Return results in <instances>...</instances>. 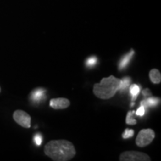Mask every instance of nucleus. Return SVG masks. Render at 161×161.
Instances as JSON below:
<instances>
[{
	"mask_svg": "<svg viewBox=\"0 0 161 161\" xmlns=\"http://www.w3.org/2000/svg\"><path fill=\"white\" fill-rule=\"evenodd\" d=\"M13 119L18 125L25 128L31 127V118L29 114L22 110H17L14 112Z\"/></svg>",
	"mask_w": 161,
	"mask_h": 161,
	"instance_id": "nucleus-5",
	"label": "nucleus"
},
{
	"mask_svg": "<svg viewBox=\"0 0 161 161\" xmlns=\"http://www.w3.org/2000/svg\"><path fill=\"white\" fill-rule=\"evenodd\" d=\"M0 92H1V88H0Z\"/></svg>",
	"mask_w": 161,
	"mask_h": 161,
	"instance_id": "nucleus-19",
	"label": "nucleus"
},
{
	"mask_svg": "<svg viewBox=\"0 0 161 161\" xmlns=\"http://www.w3.org/2000/svg\"><path fill=\"white\" fill-rule=\"evenodd\" d=\"M159 102H160V98H155V97H150L148 98H146L143 101L141 102V105L144 106L145 108H148V107L156 106Z\"/></svg>",
	"mask_w": 161,
	"mask_h": 161,
	"instance_id": "nucleus-10",
	"label": "nucleus"
},
{
	"mask_svg": "<svg viewBox=\"0 0 161 161\" xmlns=\"http://www.w3.org/2000/svg\"><path fill=\"white\" fill-rule=\"evenodd\" d=\"M134 55V51L133 49H131L128 54H126L125 55H124L119 61V69H125V68L128 65L130 59H131Z\"/></svg>",
	"mask_w": 161,
	"mask_h": 161,
	"instance_id": "nucleus-7",
	"label": "nucleus"
},
{
	"mask_svg": "<svg viewBox=\"0 0 161 161\" xmlns=\"http://www.w3.org/2000/svg\"><path fill=\"white\" fill-rule=\"evenodd\" d=\"M119 160L121 161H150L151 158L143 152L128 151L120 154Z\"/></svg>",
	"mask_w": 161,
	"mask_h": 161,
	"instance_id": "nucleus-4",
	"label": "nucleus"
},
{
	"mask_svg": "<svg viewBox=\"0 0 161 161\" xmlns=\"http://www.w3.org/2000/svg\"><path fill=\"white\" fill-rule=\"evenodd\" d=\"M155 137V133L152 129H142L139 132L136 138V144L139 147H145L149 145Z\"/></svg>",
	"mask_w": 161,
	"mask_h": 161,
	"instance_id": "nucleus-3",
	"label": "nucleus"
},
{
	"mask_svg": "<svg viewBox=\"0 0 161 161\" xmlns=\"http://www.w3.org/2000/svg\"><path fill=\"white\" fill-rule=\"evenodd\" d=\"M49 104L50 107L53 109L60 110L67 108L70 105V102L66 98H56L51 99Z\"/></svg>",
	"mask_w": 161,
	"mask_h": 161,
	"instance_id": "nucleus-6",
	"label": "nucleus"
},
{
	"mask_svg": "<svg viewBox=\"0 0 161 161\" xmlns=\"http://www.w3.org/2000/svg\"><path fill=\"white\" fill-rule=\"evenodd\" d=\"M145 113H146V108H144V106L141 105L135 112V114L139 116H142L145 115Z\"/></svg>",
	"mask_w": 161,
	"mask_h": 161,
	"instance_id": "nucleus-17",
	"label": "nucleus"
},
{
	"mask_svg": "<svg viewBox=\"0 0 161 161\" xmlns=\"http://www.w3.org/2000/svg\"><path fill=\"white\" fill-rule=\"evenodd\" d=\"M98 62V58L96 57V56H91V57L88 58L86 60V66L87 67L91 68L92 66H94L97 64Z\"/></svg>",
	"mask_w": 161,
	"mask_h": 161,
	"instance_id": "nucleus-14",
	"label": "nucleus"
},
{
	"mask_svg": "<svg viewBox=\"0 0 161 161\" xmlns=\"http://www.w3.org/2000/svg\"><path fill=\"white\" fill-rule=\"evenodd\" d=\"M121 79L110 75L102 78L99 84L93 85V93L101 99H109L114 97L119 90Z\"/></svg>",
	"mask_w": 161,
	"mask_h": 161,
	"instance_id": "nucleus-2",
	"label": "nucleus"
},
{
	"mask_svg": "<svg viewBox=\"0 0 161 161\" xmlns=\"http://www.w3.org/2000/svg\"><path fill=\"white\" fill-rule=\"evenodd\" d=\"M134 134V130L132 129H128V128H126L125 132L122 134V137L124 139H128L132 137Z\"/></svg>",
	"mask_w": 161,
	"mask_h": 161,
	"instance_id": "nucleus-16",
	"label": "nucleus"
},
{
	"mask_svg": "<svg viewBox=\"0 0 161 161\" xmlns=\"http://www.w3.org/2000/svg\"><path fill=\"white\" fill-rule=\"evenodd\" d=\"M142 95H143L145 97H149V96H152V92L149 90V89H145L142 90Z\"/></svg>",
	"mask_w": 161,
	"mask_h": 161,
	"instance_id": "nucleus-18",
	"label": "nucleus"
},
{
	"mask_svg": "<svg viewBox=\"0 0 161 161\" xmlns=\"http://www.w3.org/2000/svg\"><path fill=\"white\" fill-rule=\"evenodd\" d=\"M134 114H135V111L132 110V111H128L126 117V123L128 125H134L136 124V120L135 119L133 118Z\"/></svg>",
	"mask_w": 161,
	"mask_h": 161,
	"instance_id": "nucleus-13",
	"label": "nucleus"
},
{
	"mask_svg": "<svg viewBox=\"0 0 161 161\" xmlns=\"http://www.w3.org/2000/svg\"><path fill=\"white\" fill-rule=\"evenodd\" d=\"M44 152L55 161H68L75 155L76 151L71 142L65 140H52L44 148Z\"/></svg>",
	"mask_w": 161,
	"mask_h": 161,
	"instance_id": "nucleus-1",
	"label": "nucleus"
},
{
	"mask_svg": "<svg viewBox=\"0 0 161 161\" xmlns=\"http://www.w3.org/2000/svg\"><path fill=\"white\" fill-rule=\"evenodd\" d=\"M130 81H131V79H130V78L129 77H125L122 78V79H121L119 90L120 92H122V91H124L125 90H126L127 88L129 86Z\"/></svg>",
	"mask_w": 161,
	"mask_h": 161,
	"instance_id": "nucleus-12",
	"label": "nucleus"
},
{
	"mask_svg": "<svg viewBox=\"0 0 161 161\" xmlns=\"http://www.w3.org/2000/svg\"><path fill=\"white\" fill-rule=\"evenodd\" d=\"M33 140H34V142H35V143L37 145V146H39L41 145L42 142H43V136H42L41 134L37 133V134H35V135L34 136Z\"/></svg>",
	"mask_w": 161,
	"mask_h": 161,
	"instance_id": "nucleus-15",
	"label": "nucleus"
},
{
	"mask_svg": "<svg viewBox=\"0 0 161 161\" xmlns=\"http://www.w3.org/2000/svg\"><path fill=\"white\" fill-rule=\"evenodd\" d=\"M140 90H141V86L137 85V84H132V85H130V94L132 96V100H135L136 97H137V96L139 95V93H140Z\"/></svg>",
	"mask_w": 161,
	"mask_h": 161,
	"instance_id": "nucleus-11",
	"label": "nucleus"
},
{
	"mask_svg": "<svg viewBox=\"0 0 161 161\" xmlns=\"http://www.w3.org/2000/svg\"><path fill=\"white\" fill-rule=\"evenodd\" d=\"M45 90L42 89V88H39V89H37L34 91H32L31 98V99L35 102H39L40 101L46 99V96H45Z\"/></svg>",
	"mask_w": 161,
	"mask_h": 161,
	"instance_id": "nucleus-8",
	"label": "nucleus"
},
{
	"mask_svg": "<svg viewBox=\"0 0 161 161\" xmlns=\"http://www.w3.org/2000/svg\"><path fill=\"white\" fill-rule=\"evenodd\" d=\"M151 81L154 84H160L161 81L160 72L157 69H152L149 72Z\"/></svg>",
	"mask_w": 161,
	"mask_h": 161,
	"instance_id": "nucleus-9",
	"label": "nucleus"
}]
</instances>
